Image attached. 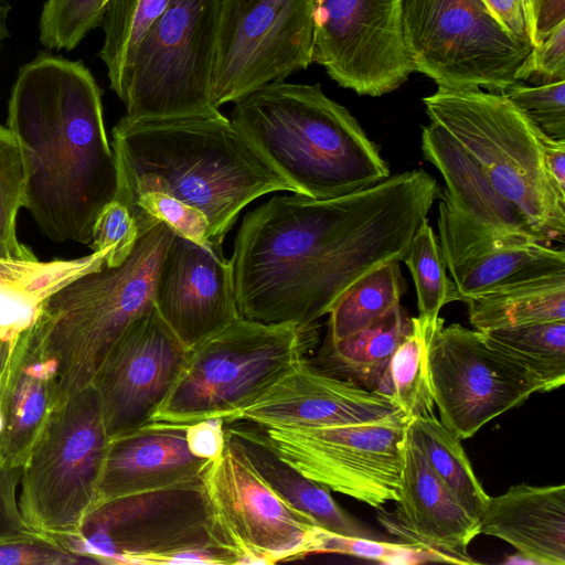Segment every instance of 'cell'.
Listing matches in <instances>:
<instances>
[{
    "mask_svg": "<svg viewBox=\"0 0 565 565\" xmlns=\"http://www.w3.org/2000/svg\"><path fill=\"white\" fill-rule=\"evenodd\" d=\"M7 345L0 341V355Z\"/></svg>",
    "mask_w": 565,
    "mask_h": 565,
    "instance_id": "obj_49",
    "label": "cell"
},
{
    "mask_svg": "<svg viewBox=\"0 0 565 565\" xmlns=\"http://www.w3.org/2000/svg\"><path fill=\"white\" fill-rule=\"evenodd\" d=\"M225 427L268 487L311 524L334 534L375 539L369 527L337 503L328 488L284 461L255 425L225 423Z\"/></svg>",
    "mask_w": 565,
    "mask_h": 565,
    "instance_id": "obj_25",
    "label": "cell"
},
{
    "mask_svg": "<svg viewBox=\"0 0 565 565\" xmlns=\"http://www.w3.org/2000/svg\"><path fill=\"white\" fill-rule=\"evenodd\" d=\"M25 170L20 146L0 125V258L34 260L35 255L17 237V216L24 207Z\"/></svg>",
    "mask_w": 565,
    "mask_h": 565,
    "instance_id": "obj_35",
    "label": "cell"
},
{
    "mask_svg": "<svg viewBox=\"0 0 565 565\" xmlns=\"http://www.w3.org/2000/svg\"><path fill=\"white\" fill-rule=\"evenodd\" d=\"M186 441L193 455L214 460L226 444L225 422L221 418H211L188 425Z\"/></svg>",
    "mask_w": 565,
    "mask_h": 565,
    "instance_id": "obj_44",
    "label": "cell"
},
{
    "mask_svg": "<svg viewBox=\"0 0 565 565\" xmlns=\"http://www.w3.org/2000/svg\"><path fill=\"white\" fill-rule=\"evenodd\" d=\"M406 282L398 260H392L356 279L338 298L329 311L326 339L340 341L399 306Z\"/></svg>",
    "mask_w": 565,
    "mask_h": 565,
    "instance_id": "obj_31",
    "label": "cell"
},
{
    "mask_svg": "<svg viewBox=\"0 0 565 565\" xmlns=\"http://www.w3.org/2000/svg\"><path fill=\"white\" fill-rule=\"evenodd\" d=\"M109 438L93 385L66 399L22 466L19 508L35 532L76 540L96 508Z\"/></svg>",
    "mask_w": 565,
    "mask_h": 565,
    "instance_id": "obj_9",
    "label": "cell"
},
{
    "mask_svg": "<svg viewBox=\"0 0 565 565\" xmlns=\"http://www.w3.org/2000/svg\"><path fill=\"white\" fill-rule=\"evenodd\" d=\"M8 128L22 152L24 207L41 232L57 243L90 244L94 222L118 189L102 90L90 71L39 54L19 70Z\"/></svg>",
    "mask_w": 565,
    "mask_h": 565,
    "instance_id": "obj_2",
    "label": "cell"
},
{
    "mask_svg": "<svg viewBox=\"0 0 565 565\" xmlns=\"http://www.w3.org/2000/svg\"><path fill=\"white\" fill-rule=\"evenodd\" d=\"M518 81H530L534 85L565 81V22L542 43L532 46Z\"/></svg>",
    "mask_w": 565,
    "mask_h": 565,
    "instance_id": "obj_42",
    "label": "cell"
},
{
    "mask_svg": "<svg viewBox=\"0 0 565 565\" xmlns=\"http://www.w3.org/2000/svg\"><path fill=\"white\" fill-rule=\"evenodd\" d=\"M174 232L158 222L116 267L88 271L50 295L29 329L55 370V408L92 385L128 326L153 306L154 285Z\"/></svg>",
    "mask_w": 565,
    "mask_h": 565,
    "instance_id": "obj_5",
    "label": "cell"
},
{
    "mask_svg": "<svg viewBox=\"0 0 565 565\" xmlns=\"http://www.w3.org/2000/svg\"><path fill=\"white\" fill-rule=\"evenodd\" d=\"M401 412L386 396L329 375L302 359L233 422L262 428L319 427L376 422Z\"/></svg>",
    "mask_w": 565,
    "mask_h": 565,
    "instance_id": "obj_19",
    "label": "cell"
},
{
    "mask_svg": "<svg viewBox=\"0 0 565 565\" xmlns=\"http://www.w3.org/2000/svg\"><path fill=\"white\" fill-rule=\"evenodd\" d=\"M439 319V318H438ZM413 329L393 353L375 392L390 398L408 418L434 414L427 349L434 327L412 317Z\"/></svg>",
    "mask_w": 565,
    "mask_h": 565,
    "instance_id": "obj_32",
    "label": "cell"
},
{
    "mask_svg": "<svg viewBox=\"0 0 565 565\" xmlns=\"http://www.w3.org/2000/svg\"><path fill=\"white\" fill-rule=\"evenodd\" d=\"M29 326L0 372V465L9 468H22L55 409L54 365Z\"/></svg>",
    "mask_w": 565,
    "mask_h": 565,
    "instance_id": "obj_22",
    "label": "cell"
},
{
    "mask_svg": "<svg viewBox=\"0 0 565 565\" xmlns=\"http://www.w3.org/2000/svg\"><path fill=\"white\" fill-rule=\"evenodd\" d=\"M427 365L440 422L461 440L542 392L536 377L483 332L446 327L443 318L428 341Z\"/></svg>",
    "mask_w": 565,
    "mask_h": 565,
    "instance_id": "obj_15",
    "label": "cell"
},
{
    "mask_svg": "<svg viewBox=\"0 0 565 565\" xmlns=\"http://www.w3.org/2000/svg\"><path fill=\"white\" fill-rule=\"evenodd\" d=\"M9 13V7L3 0H0V46L2 41L8 38L9 32L7 29V18Z\"/></svg>",
    "mask_w": 565,
    "mask_h": 565,
    "instance_id": "obj_48",
    "label": "cell"
},
{
    "mask_svg": "<svg viewBox=\"0 0 565 565\" xmlns=\"http://www.w3.org/2000/svg\"><path fill=\"white\" fill-rule=\"evenodd\" d=\"M396 502V520L382 519L388 531L443 552L456 564H476L467 548L480 534V521L454 499L407 436Z\"/></svg>",
    "mask_w": 565,
    "mask_h": 565,
    "instance_id": "obj_21",
    "label": "cell"
},
{
    "mask_svg": "<svg viewBox=\"0 0 565 565\" xmlns=\"http://www.w3.org/2000/svg\"><path fill=\"white\" fill-rule=\"evenodd\" d=\"M312 63L341 87L379 97L415 72L403 0H315Z\"/></svg>",
    "mask_w": 565,
    "mask_h": 565,
    "instance_id": "obj_16",
    "label": "cell"
},
{
    "mask_svg": "<svg viewBox=\"0 0 565 565\" xmlns=\"http://www.w3.org/2000/svg\"><path fill=\"white\" fill-rule=\"evenodd\" d=\"M408 417L367 423L257 427L288 465L330 491L373 508L399 497Z\"/></svg>",
    "mask_w": 565,
    "mask_h": 565,
    "instance_id": "obj_13",
    "label": "cell"
},
{
    "mask_svg": "<svg viewBox=\"0 0 565 565\" xmlns=\"http://www.w3.org/2000/svg\"><path fill=\"white\" fill-rule=\"evenodd\" d=\"M501 93L546 135L565 139V81L533 86L518 81Z\"/></svg>",
    "mask_w": 565,
    "mask_h": 565,
    "instance_id": "obj_39",
    "label": "cell"
},
{
    "mask_svg": "<svg viewBox=\"0 0 565 565\" xmlns=\"http://www.w3.org/2000/svg\"><path fill=\"white\" fill-rule=\"evenodd\" d=\"M403 22L415 72L440 88L501 93L518 82L532 50L482 0H403Z\"/></svg>",
    "mask_w": 565,
    "mask_h": 565,
    "instance_id": "obj_11",
    "label": "cell"
},
{
    "mask_svg": "<svg viewBox=\"0 0 565 565\" xmlns=\"http://www.w3.org/2000/svg\"><path fill=\"white\" fill-rule=\"evenodd\" d=\"M431 122L476 162L545 244L565 237V199L543 160L541 129L502 93L440 88L423 98Z\"/></svg>",
    "mask_w": 565,
    "mask_h": 565,
    "instance_id": "obj_6",
    "label": "cell"
},
{
    "mask_svg": "<svg viewBox=\"0 0 565 565\" xmlns=\"http://www.w3.org/2000/svg\"><path fill=\"white\" fill-rule=\"evenodd\" d=\"M186 427L149 422L110 438L96 507L116 498L200 479L211 460L191 452Z\"/></svg>",
    "mask_w": 565,
    "mask_h": 565,
    "instance_id": "obj_20",
    "label": "cell"
},
{
    "mask_svg": "<svg viewBox=\"0 0 565 565\" xmlns=\"http://www.w3.org/2000/svg\"><path fill=\"white\" fill-rule=\"evenodd\" d=\"M216 540L236 564H275L316 554L321 529L282 501L226 431L201 478Z\"/></svg>",
    "mask_w": 565,
    "mask_h": 565,
    "instance_id": "obj_14",
    "label": "cell"
},
{
    "mask_svg": "<svg viewBox=\"0 0 565 565\" xmlns=\"http://www.w3.org/2000/svg\"><path fill=\"white\" fill-rule=\"evenodd\" d=\"M190 354L154 305L135 319L99 365L92 385L108 438L150 422Z\"/></svg>",
    "mask_w": 565,
    "mask_h": 565,
    "instance_id": "obj_17",
    "label": "cell"
},
{
    "mask_svg": "<svg viewBox=\"0 0 565 565\" xmlns=\"http://www.w3.org/2000/svg\"><path fill=\"white\" fill-rule=\"evenodd\" d=\"M438 195L436 179L417 169L339 198L269 199L245 215L235 237L239 316L317 330L356 279L404 259Z\"/></svg>",
    "mask_w": 565,
    "mask_h": 565,
    "instance_id": "obj_1",
    "label": "cell"
},
{
    "mask_svg": "<svg viewBox=\"0 0 565 565\" xmlns=\"http://www.w3.org/2000/svg\"><path fill=\"white\" fill-rule=\"evenodd\" d=\"M532 46L565 22V0H526Z\"/></svg>",
    "mask_w": 565,
    "mask_h": 565,
    "instance_id": "obj_45",
    "label": "cell"
},
{
    "mask_svg": "<svg viewBox=\"0 0 565 565\" xmlns=\"http://www.w3.org/2000/svg\"><path fill=\"white\" fill-rule=\"evenodd\" d=\"M407 438L422 451L454 499L480 521L489 495L473 472L461 439L435 414L409 418Z\"/></svg>",
    "mask_w": 565,
    "mask_h": 565,
    "instance_id": "obj_29",
    "label": "cell"
},
{
    "mask_svg": "<svg viewBox=\"0 0 565 565\" xmlns=\"http://www.w3.org/2000/svg\"><path fill=\"white\" fill-rule=\"evenodd\" d=\"M412 329V317L399 305L345 339H324L317 356L309 362L329 375L374 391L393 353Z\"/></svg>",
    "mask_w": 565,
    "mask_h": 565,
    "instance_id": "obj_27",
    "label": "cell"
},
{
    "mask_svg": "<svg viewBox=\"0 0 565 565\" xmlns=\"http://www.w3.org/2000/svg\"><path fill=\"white\" fill-rule=\"evenodd\" d=\"M313 331L239 317L190 349L188 361L150 422L232 423L288 373L312 343Z\"/></svg>",
    "mask_w": 565,
    "mask_h": 565,
    "instance_id": "obj_7",
    "label": "cell"
},
{
    "mask_svg": "<svg viewBox=\"0 0 565 565\" xmlns=\"http://www.w3.org/2000/svg\"><path fill=\"white\" fill-rule=\"evenodd\" d=\"M497 348L522 364L542 385V392L565 382V320L531 323L483 332Z\"/></svg>",
    "mask_w": 565,
    "mask_h": 565,
    "instance_id": "obj_33",
    "label": "cell"
},
{
    "mask_svg": "<svg viewBox=\"0 0 565 565\" xmlns=\"http://www.w3.org/2000/svg\"><path fill=\"white\" fill-rule=\"evenodd\" d=\"M422 151L444 178L446 189L441 199L457 213L491 231L544 243L519 211L493 189L476 162L435 122L423 127Z\"/></svg>",
    "mask_w": 565,
    "mask_h": 565,
    "instance_id": "obj_24",
    "label": "cell"
},
{
    "mask_svg": "<svg viewBox=\"0 0 565 565\" xmlns=\"http://www.w3.org/2000/svg\"><path fill=\"white\" fill-rule=\"evenodd\" d=\"M116 200L127 207L142 193H166L204 214L211 242L222 243L241 211L278 191L296 193L224 115L126 122L113 129Z\"/></svg>",
    "mask_w": 565,
    "mask_h": 565,
    "instance_id": "obj_3",
    "label": "cell"
},
{
    "mask_svg": "<svg viewBox=\"0 0 565 565\" xmlns=\"http://www.w3.org/2000/svg\"><path fill=\"white\" fill-rule=\"evenodd\" d=\"M90 563L56 539L31 533L0 540V565H74Z\"/></svg>",
    "mask_w": 565,
    "mask_h": 565,
    "instance_id": "obj_41",
    "label": "cell"
},
{
    "mask_svg": "<svg viewBox=\"0 0 565 565\" xmlns=\"http://www.w3.org/2000/svg\"><path fill=\"white\" fill-rule=\"evenodd\" d=\"M228 119L297 194L333 199L390 177L379 147L320 84L270 83L235 102Z\"/></svg>",
    "mask_w": 565,
    "mask_h": 565,
    "instance_id": "obj_4",
    "label": "cell"
},
{
    "mask_svg": "<svg viewBox=\"0 0 565 565\" xmlns=\"http://www.w3.org/2000/svg\"><path fill=\"white\" fill-rule=\"evenodd\" d=\"M214 30L215 0H170L137 52L121 119L222 117L210 93Z\"/></svg>",
    "mask_w": 565,
    "mask_h": 565,
    "instance_id": "obj_10",
    "label": "cell"
},
{
    "mask_svg": "<svg viewBox=\"0 0 565 565\" xmlns=\"http://www.w3.org/2000/svg\"><path fill=\"white\" fill-rule=\"evenodd\" d=\"M342 554L390 565L424 563H454L456 561L437 550L415 543H391L345 536L321 530L316 554Z\"/></svg>",
    "mask_w": 565,
    "mask_h": 565,
    "instance_id": "obj_37",
    "label": "cell"
},
{
    "mask_svg": "<svg viewBox=\"0 0 565 565\" xmlns=\"http://www.w3.org/2000/svg\"><path fill=\"white\" fill-rule=\"evenodd\" d=\"M482 1L510 34L532 46L526 0Z\"/></svg>",
    "mask_w": 565,
    "mask_h": 565,
    "instance_id": "obj_46",
    "label": "cell"
},
{
    "mask_svg": "<svg viewBox=\"0 0 565 565\" xmlns=\"http://www.w3.org/2000/svg\"><path fill=\"white\" fill-rule=\"evenodd\" d=\"M546 172L562 198L565 199V139H555L540 131Z\"/></svg>",
    "mask_w": 565,
    "mask_h": 565,
    "instance_id": "obj_47",
    "label": "cell"
},
{
    "mask_svg": "<svg viewBox=\"0 0 565 565\" xmlns=\"http://www.w3.org/2000/svg\"><path fill=\"white\" fill-rule=\"evenodd\" d=\"M315 0H215L211 102L220 109L312 64Z\"/></svg>",
    "mask_w": 565,
    "mask_h": 565,
    "instance_id": "obj_12",
    "label": "cell"
},
{
    "mask_svg": "<svg viewBox=\"0 0 565 565\" xmlns=\"http://www.w3.org/2000/svg\"><path fill=\"white\" fill-rule=\"evenodd\" d=\"M0 540H3V539H0Z\"/></svg>",
    "mask_w": 565,
    "mask_h": 565,
    "instance_id": "obj_50",
    "label": "cell"
},
{
    "mask_svg": "<svg viewBox=\"0 0 565 565\" xmlns=\"http://www.w3.org/2000/svg\"><path fill=\"white\" fill-rule=\"evenodd\" d=\"M139 237L131 212L115 199L96 217L89 246L93 252H106V267H116L129 256Z\"/></svg>",
    "mask_w": 565,
    "mask_h": 565,
    "instance_id": "obj_40",
    "label": "cell"
},
{
    "mask_svg": "<svg viewBox=\"0 0 565 565\" xmlns=\"http://www.w3.org/2000/svg\"><path fill=\"white\" fill-rule=\"evenodd\" d=\"M170 0H107L100 25L98 56L107 68L110 88L121 100L137 52Z\"/></svg>",
    "mask_w": 565,
    "mask_h": 565,
    "instance_id": "obj_30",
    "label": "cell"
},
{
    "mask_svg": "<svg viewBox=\"0 0 565 565\" xmlns=\"http://www.w3.org/2000/svg\"><path fill=\"white\" fill-rule=\"evenodd\" d=\"M107 0H46L40 19V41L50 50H72L100 25Z\"/></svg>",
    "mask_w": 565,
    "mask_h": 565,
    "instance_id": "obj_36",
    "label": "cell"
},
{
    "mask_svg": "<svg viewBox=\"0 0 565 565\" xmlns=\"http://www.w3.org/2000/svg\"><path fill=\"white\" fill-rule=\"evenodd\" d=\"M201 478L104 502L65 545L90 563L236 564L213 533Z\"/></svg>",
    "mask_w": 565,
    "mask_h": 565,
    "instance_id": "obj_8",
    "label": "cell"
},
{
    "mask_svg": "<svg viewBox=\"0 0 565 565\" xmlns=\"http://www.w3.org/2000/svg\"><path fill=\"white\" fill-rule=\"evenodd\" d=\"M128 209L136 221L139 235L158 222H163L178 235L201 245H214L211 242L210 224L204 214L166 193L145 192Z\"/></svg>",
    "mask_w": 565,
    "mask_h": 565,
    "instance_id": "obj_38",
    "label": "cell"
},
{
    "mask_svg": "<svg viewBox=\"0 0 565 565\" xmlns=\"http://www.w3.org/2000/svg\"><path fill=\"white\" fill-rule=\"evenodd\" d=\"M403 260L416 288L418 318L427 327H434L441 308L459 301V297L452 280L446 275V263L427 218L415 232Z\"/></svg>",
    "mask_w": 565,
    "mask_h": 565,
    "instance_id": "obj_34",
    "label": "cell"
},
{
    "mask_svg": "<svg viewBox=\"0 0 565 565\" xmlns=\"http://www.w3.org/2000/svg\"><path fill=\"white\" fill-rule=\"evenodd\" d=\"M22 468L0 465V539L35 533L24 521L19 508Z\"/></svg>",
    "mask_w": 565,
    "mask_h": 565,
    "instance_id": "obj_43",
    "label": "cell"
},
{
    "mask_svg": "<svg viewBox=\"0 0 565 565\" xmlns=\"http://www.w3.org/2000/svg\"><path fill=\"white\" fill-rule=\"evenodd\" d=\"M481 332L565 320V275L510 287L466 301Z\"/></svg>",
    "mask_w": 565,
    "mask_h": 565,
    "instance_id": "obj_28",
    "label": "cell"
},
{
    "mask_svg": "<svg viewBox=\"0 0 565 565\" xmlns=\"http://www.w3.org/2000/svg\"><path fill=\"white\" fill-rule=\"evenodd\" d=\"M480 533L509 543L533 563L564 565L565 486L520 483L489 497Z\"/></svg>",
    "mask_w": 565,
    "mask_h": 565,
    "instance_id": "obj_23",
    "label": "cell"
},
{
    "mask_svg": "<svg viewBox=\"0 0 565 565\" xmlns=\"http://www.w3.org/2000/svg\"><path fill=\"white\" fill-rule=\"evenodd\" d=\"M153 305L190 349L238 319L232 264L222 246L174 233L159 267Z\"/></svg>",
    "mask_w": 565,
    "mask_h": 565,
    "instance_id": "obj_18",
    "label": "cell"
},
{
    "mask_svg": "<svg viewBox=\"0 0 565 565\" xmlns=\"http://www.w3.org/2000/svg\"><path fill=\"white\" fill-rule=\"evenodd\" d=\"M459 301L565 275V253L541 242L494 247L448 269Z\"/></svg>",
    "mask_w": 565,
    "mask_h": 565,
    "instance_id": "obj_26",
    "label": "cell"
}]
</instances>
